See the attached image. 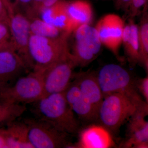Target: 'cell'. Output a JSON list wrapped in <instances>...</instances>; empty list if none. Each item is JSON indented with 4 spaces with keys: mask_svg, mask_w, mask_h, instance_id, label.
I'll return each mask as SVG.
<instances>
[{
    "mask_svg": "<svg viewBox=\"0 0 148 148\" xmlns=\"http://www.w3.org/2000/svg\"><path fill=\"white\" fill-rule=\"evenodd\" d=\"M32 104L35 117L70 135L78 133L79 122L63 92L45 95Z\"/></svg>",
    "mask_w": 148,
    "mask_h": 148,
    "instance_id": "obj_1",
    "label": "cell"
},
{
    "mask_svg": "<svg viewBox=\"0 0 148 148\" xmlns=\"http://www.w3.org/2000/svg\"><path fill=\"white\" fill-rule=\"evenodd\" d=\"M103 97L113 93H120L129 98L136 110L148 111V104L136 87V78L130 72L117 64H107L96 73Z\"/></svg>",
    "mask_w": 148,
    "mask_h": 148,
    "instance_id": "obj_2",
    "label": "cell"
},
{
    "mask_svg": "<svg viewBox=\"0 0 148 148\" xmlns=\"http://www.w3.org/2000/svg\"><path fill=\"white\" fill-rule=\"evenodd\" d=\"M70 35L51 38L31 34L29 42V70L45 71L70 53L68 39Z\"/></svg>",
    "mask_w": 148,
    "mask_h": 148,
    "instance_id": "obj_3",
    "label": "cell"
},
{
    "mask_svg": "<svg viewBox=\"0 0 148 148\" xmlns=\"http://www.w3.org/2000/svg\"><path fill=\"white\" fill-rule=\"evenodd\" d=\"M136 110V106L125 95L112 93L104 97L98 110L97 121L112 134H116Z\"/></svg>",
    "mask_w": 148,
    "mask_h": 148,
    "instance_id": "obj_4",
    "label": "cell"
},
{
    "mask_svg": "<svg viewBox=\"0 0 148 148\" xmlns=\"http://www.w3.org/2000/svg\"><path fill=\"white\" fill-rule=\"evenodd\" d=\"M44 71H32L19 77L10 87L0 91V101L32 104L44 96Z\"/></svg>",
    "mask_w": 148,
    "mask_h": 148,
    "instance_id": "obj_5",
    "label": "cell"
},
{
    "mask_svg": "<svg viewBox=\"0 0 148 148\" xmlns=\"http://www.w3.org/2000/svg\"><path fill=\"white\" fill-rule=\"evenodd\" d=\"M27 129V140L34 148H71L70 134L62 132L39 119L27 118L23 121Z\"/></svg>",
    "mask_w": 148,
    "mask_h": 148,
    "instance_id": "obj_6",
    "label": "cell"
},
{
    "mask_svg": "<svg viewBox=\"0 0 148 148\" xmlns=\"http://www.w3.org/2000/svg\"><path fill=\"white\" fill-rule=\"evenodd\" d=\"M73 33L74 41L71 52L77 66H87L100 54L102 43L97 30L89 24L77 28Z\"/></svg>",
    "mask_w": 148,
    "mask_h": 148,
    "instance_id": "obj_7",
    "label": "cell"
},
{
    "mask_svg": "<svg viewBox=\"0 0 148 148\" xmlns=\"http://www.w3.org/2000/svg\"><path fill=\"white\" fill-rule=\"evenodd\" d=\"M76 67L70 52L44 71V96L64 92L73 78V71Z\"/></svg>",
    "mask_w": 148,
    "mask_h": 148,
    "instance_id": "obj_8",
    "label": "cell"
},
{
    "mask_svg": "<svg viewBox=\"0 0 148 148\" xmlns=\"http://www.w3.org/2000/svg\"><path fill=\"white\" fill-rule=\"evenodd\" d=\"M125 25L124 20L120 16L110 14L101 18L95 27L102 44L108 48L120 61L121 58L119 51L122 44Z\"/></svg>",
    "mask_w": 148,
    "mask_h": 148,
    "instance_id": "obj_9",
    "label": "cell"
},
{
    "mask_svg": "<svg viewBox=\"0 0 148 148\" xmlns=\"http://www.w3.org/2000/svg\"><path fill=\"white\" fill-rule=\"evenodd\" d=\"M9 26L15 52L29 69L30 20L26 15L16 12L10 16Z\"/></svg>",
    "mask_w": 148,
    "mask_h": 148,
    "instance_id": "obj_10",
    "label": "cell"
},
{
    "mask_svg": "<svg viewBox=\"0 0 148 148\" xmlns=\"http://www.w3.org/2000/svg\"><path fill=\"white\" fill-rule=\"evenodd\" d=\"M28 71L15 51H0V91L10 87Z\"/></svg>",
    "mask_w": 148,
    "mask_h": 148,
    "instance_id": "obj_11",
    "label": "cell"
},
{
    "mask_svg": "<svg viewBox=\"0 0 148 148\" xmlns=\"http://www.w3.org/2000/svg\"><path fill=\"white\" fill-rule=\"evenodd\" d=\"M148 111L136 110L127 124L126 138L121 147L148 148V122L145 120Z\"/></svg>",
    "mask_w": 148,
    "mask_h": 148,
    "instance_id": "obj_12",
    "label": "cell"
},
{
    "mask_svg": "<svg viewBox=\"0 0 148 148\" xmlns=\"http://www.w3.org/2000/svg\"><path fill=\"white\" fill-rule=\"evenodd\" d=\"M78 133V141L71 148H108L115 145L112 134L99 124L88 125Z\"/></svg>",
    "mask_w": 148,
    "mask_h": 148,
    "instance_id": "obj_13",
    "label": "cell"
},
{
    "mask_svg": "<svg viewBox=\"0 0 148 148\" xmlns=\"http://www.w3.org/2000/svg\"><path fill=\"white\" fill-rule=\"evenodd\" d=\"M63 93L74 114L81 120L88 123L97 121L98 113L84 97L74 81L71 82Z\"/></svg>",
    "mask_w": 148,
    "mask_h": 148,
    "instance_id": "obj_14",
    "label": "cell"
},
{
    "mask_svg": "<svg viewBox=\"0 0 148 148\" xmlns=\"http://www.w3.org/2000/svg\"><path fill=\"white\" fill-rule=\"evenodd\" d=\"M73 77L82 94L98 114L104 97L97 80L96 73L90 71L82 72L74 75Z\"/></svg>",
    "mask_w": 148,
    "mask_h": 148,
    "instance_id": "obj_15",
    "label": "cell"
},
{
    "mask_svg": "<svg viewBox=\"0 0 148 148\" xmlns=\"http://www.w3.org/2000/svg\"><path fill=\"white\" fill-rule=\"evenodd\" d=\"M67 1L59 0L50 7L45 10L40 15L44 21L71 34L75 28L68 14Z\"/></svg>",
    "mask_w": 148,
    "mask_h": 148,
    "instance_id": "obj_16",
    "label": "cell"
},
{
    "mask_svg": "<svg viewBox=\"0 0 148 148\" xmlns=\"http://www.w3.org/2000/svg\"><path fill=\"white\" fill-rule=\"evenodd\" d=\"M122 44L129 65L134 67L139 63V44L138 24L132 18L128 19V23L125 25Z\"/></svg>",
    "mask_w": 148,
    "mask_h": 148,
    "instance_id": "obj_17",
    "label": "cell"
},
{
    "mask_svg": "<svg viewBox=\"0 0 148 148\" xmlns=\"http://www.w3.org/2000/svg\"><path fill=\"white\" fill-rule=\"evenodd\" d=\"M67 11L75 29L84 24L91 25L93 18V10L87 0L67 1Z\"/></svg>",
    "mask_w": 148,
    "mask_h": 148,
    "instance_id": "obj_18",
    "label": "cell"
},
{
    "mask_svg": "<svg viewBox=\"0 0 148 148\" xmlns=\"http://www.w3.org/2000/svg\"><path fill=\"white\" fill-rule=\"evenodd\" d=\"M140 24L138 25L139 63L148 74V7L143 10Z\"/></svg>",
    "mask_w": 148,
    "mask_h": 148,
    "instance_id": "obj_19",
    "label": "cell"
},
{
    "mask_svg": "<svg viewBox=\"0 0 148 148\" xmlns=\"http://www.w3.org/2000/svg\"><path fill=\"white\" fill-rule=\"evenodd\" d=\"M29 20L31 34L51 38H59L66 34L71 35L39 17H35Z\"/></svg>",
    "mask_w": 148,
    "mask_h": 148,
    "instance_id": "obj_20",
    "label": "cell"
},
{
    "mask_svg": "<svg viewBox=\"0 0 148 148\" xmlns=\"http://www.w3.org/2000/svg\"><path fill=\"white\" fill-rule=\"evenodd\" d=\"M27 109L24 104L0 101V127L16 121Z\"/></svg>",
    "mask_w": 148,
    "mask_h": 148,
    "instance_id": "obj_21",
    "label": "cell"
},
{
    "mask_svg": "<svg viewBox=\"0 0 148 148\" xmlns=\"http://www.w3.org/2000/svg\"><path fill=\"white\" fill-rule=\"evenodd\" d=\"M59 0H32L27 11L29 19L38 17L46 9L50 7Z\"/></svg>",
    "mask_w": 148,
    "mask_h": 148,
    "instance_id": "obj_22",
    "label": "cell"
},
{
    "mask_svg": "<svg viewBox=\"0 0 148 148\" xmlns=\"http://www.w3.org/2000/svg\"><path fill=\"white\" fill-rule=\"evenodd\" d=\"M15 51L9 23L0 21V51Z\"/></svg>",
    "mask_w": 148,
    "mask_h": 148,
    "instance_id": "obj_23",
    "label": "cell"
},
{
    "mask_svg": "<svg viewBox=\"0 0 148 148\" xmlns=\"http://www.w3.org/2000/svg\"><path fill=\"white\" fill-rule=\"evenodd\" d=\"M148 0H131L124 10L125 17L128 19L134 18L143 13L148 7Z\"/></svg>",
    "mask_w": 148,
    "mask_h": 148,
    "instance_id": "obj_24",
    "label": "cell"
},
{
    "mask_svg": "<svg viewBox=\"0 0 148 148\" xmlns=\"http://www.w3.org/2000/svg\"><path fill=\"white\" fill-rule=\"evenodd\" d=\"M136 87L138 92L141 96L144 98L146 103L148 104V77L143 78L136 79Z\"/></svg>",
    "mask_w": 148,
    "mask_h": 148,
    "instance_id": "obj_25",
    "label": "cell"
},
{
    "mask_svg": "<svg viewBox=\"0 0 148 148\" xmlns=\"http://www.w3.org/2000/svg\"><path fill=\"white\" fill-rule=\"evenodd\" d=\"M3 2L10 17L16 12L18 4V0H3Z\"/></svg>",
    "mask_w": 148,
    "mask_h": 148,
    "instance_id": "obj_26",
    "label": "cell"
},
{
    "mask_svg": "<svg viewBox=\"0 0 148 148\" xmlns=\"http://www.w3.org/2000/svg\"><path fill=\"white\" fill-rule=\"evenodd\" d=\"M10 17L7 10L2 0H0V21L9 23Z\"/></svg>",
    "mask_w": 148,
    "mask_h": 148,
    "instance_id": "obj_27",
    "label": "cell"
},
{
    "mask_svg": "<svg viewBox=\"0 0 148 148\" xmlns=\"http://www.w3.org/2000/svg\"><path fill=\"white\" fill-rule=\"evenodd\" d=\"M116 8L117 10H124L131 0H114Z\"/></svg>",
    "mask_w": 148,
    "mask_h": 148,
    "instance_id": "obj_28",
    "label": "cell"
},
{
    "mask_svg": "<svg viewBox=\"0 0 148 148\" xmlns=\"http://www.w3.org/2000/svg\"><path fill=\"white\" fill-rule=\"evenodd\" d=\"M0 148H7L5 135L3 130H0Z\"/></svg>",
    "mask_w": 148,
    "mask_h": 148,
    "instance_id": "obj_29",
    "label": "cell"
},
{
    "mask_svg": "<svg viewBox=\"0 0 148 148\" xmlns=\"http://www.w3.org/2000/svg\"><path fill=\"white\" fill-rule=\"evenodd\" d=\"M32 0H18V4L20 3L21 5L24 6H26L28 8V9L31 3H32ZM27 9V10H28Z\"/></svg>",
    "mask_w": 148,
    "mask_h": 148,
    "instance_id": "obj_30",
    "label": "cell"
},
{
    "mask_svg": "<svg viewBox=\"0 0 148 148\" xmlns=\"http://www.w3.org/2000/svg\"><path fill=\"white\" fill-rule=\"evenodd\" d=\"M2 1H3V0H2ZM3 3H4V2H3Z\"/></svg>",
    "mask_w": 148,
    "mask_h": 148,
    "instance_id": "obj_31",
    "label": "cell"
}]
</instances>
